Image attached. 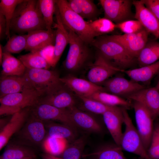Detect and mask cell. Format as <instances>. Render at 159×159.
<instances>
[{"instance_id":"e0dca14e","label":"cell","mask_w":159,"mask_h":159,"mask_svg":"<svg viewBox=\"0 0 159 159\" xmlns=\"http://www.w3.org/2000/svg\"><path fill=\"white\" fill-rule=\"evenodd\" d=\"M125 108L122 106H114L102 115L104 123L115 143L119 146L123 133L122 126L124 123Z\"/></svg>"},{"instance_id":"7402d4cb","label":"cell","mask_w":159,"mask_h":159,"mask_svg":"<svg viewBox=\"0 0 159 159\" xmlns=\"http://www.w3.org/2000/svg\"><path fill=\"white\" fill-rule=\"evenodd\" d=\"M56 30H38L30 32L26 34V50L40 51L50 46H54Z\"/></svg>"},{"instance_id":"603a6c76","label":"cell","mask_w":159,"mask_h":159,"mask_svg":"<svg viewBox=\"0 0 159 159\" xmlns=\"http://www.w3.org/2000/svg\"><path fill=\"white\" fill-rule=\"evenodd\" d=\"M43 122L32 115L21 129V137L33 144L38 145L42 143L46 134Z\"/></svg>"},{"instance_id":"ffe728a7","label":"cell","mask_w":159,"mask_h":159,"mask_svg":"<svg viewBox=\"0 0 159 159\" xmlns=\"http://www.w3.org/2000/svg\"><path fill=\"white\" fill-rule=\"evenodd\" d=\"M133 5L135 9L134 18L149 33L159 39V20L141 0H133Z\"/></svg>"},{"instance_id":"bcb514c9","label":"cell","mask_w":159,"mask_h":159,"mask_svg":"<svg viewBox=\"0 0 159 159\" xmlns=\"http://www.w3.org/2000/svg\"><path fill=\"white\" fill-rule=\"evenodd\" d=\"M42 159H63L57 156L51 155L47 153H44L41 155Z\"/></svg>"},{"instance_id":"8d00e7d4","label":"cell","mask_w":159,"mask_h":159,"mask_svg":"<svg viewBox=\"0 0 159 159\" xmlns=\"http://www.w3.org/2000/svg\"><path fill=\"white\" fill-rule=\"evenodd\" d=\"M82 102L81 108L84 111L102 115L113 107L107 105L96 100L82 96H77Z\"/></svg>"},{"instance_id":"4fadbf2b","label":"cell","mask_w":159,"mask_h":159,"mask_svg":"<svg viewBox=\"0 0 159 159\" xmlns=\"http://www.w3.org/2000/svg\"><path fill=\"white\" fill-rule=\"evenodd\" d=\"M125 98L143 104L150 112L154 120L159 117V80L154 87L145 88Z\"/></svg>"},{"instance_id":"83f0119b","label":"cell","mask_w":159,"mask_h":159,"mask_svg":"<svg viewBox=\"0 0 159 159\" xmlns=\"http://www.w3.org/2000/svg\"><path fill=\"white\" fill-rule=\"evenodd\" d=\"M159 60V42L148 40L137 58L140 67L154 63Z\"/></svg>"},{"instance_id":"44dd1931","label":"cell","mask_w":159,"mask_h":159,"mask_svg":"<svg viewBox=\"0 0 159 159\" xmlns=\"http://www.w3.org/2000/svg\"><path fill=\"white\" fill-rule=\"evenodd\" d=\"M29 108L23 109L12 115L0 132V150L8 143L10 138L19 132L26 122L29 111Z\"/></svg>"},{"instance_id":"ba28073f","label":"cell","mask_w":159,"mask_h":159,"mask_svg":"<svg viewBox=\"0 0 159 159\" xmlns=\"http://www.w3.org/2000/svg\"><path fill=\"white\" fill-rule=\"evenodd\" d=\"M99 1L104 11V17L115 24L134 18L135 15L131 10L133 1L100 0Z\"/></svg>"},{"instance_id":"f546056e","label":"cell","mask_w":159,"mask_h":159,"mask_svg":"<svg viewBox=\"0 0 159 159\" xmlns=\"http://www.w3.org/2000/svg\"><path fill=\"white\" fill-rule=\"evenodd\" d=\"M48 136L67 140L69 143L78 137L77 130L68 125L52 123L47 126Z\"/></svg>"},{"instance_id":"74e56055","label":"cell","mask_w":159,"mask_h":159,"mask_svg":"<svg viewBox=\"0 0 159 159\" xmlns=\"http://www.w3.org/2000/svg\"><path fill=\"white\" fill-rule=\"evenodd\" d=\"M88 22L90 28L96 37L112 32L116 28L115 23L105 17Z\"/></svg>"},{"instance_id":"4dcf8cb0","label":"cell","mask_w":159,"mask_h":159,"mask_svg":"<svg viewBox=\"0 0 159 159\" xmlns=\"http://www.w3.org/2000/svg\"><path fill=\"white\" fill-rule=\"evenodd\" d=\"M110 106H120L129 109L132 103L122 97L105 92L98 91L85 97Z\"/></svg>"},{"instance_id":"7c38bea8","label":"cell","mask_w":159,"mask_h":159,"mask_svg":"<svg viewBox=\"0 0 159 159\" xmlns=\"http://www.w3.org/2000/svg\"><path fill=\"white\" fill-rule=\"evenodd\" d=\"M89 67L88 80L98 85L118 72H122L110 64L98 51L95 61L89 64Z\"/></svg>"},{"instance_id":"8992f818","label":"cell","mask_w":159,"mask_h":159,"mask_svg":"<svg viewBox=\"0 0 159 159\" xmlns=\"http://www.w3.org/2000/svg\"><path fill=\"white\" fill-rule=\"evenodd\" d=\"M42 95L33 88L0 98V115H12L26 108L33 107Z\"/></svg>"},{"instance_id":"f6af8a7d","label":"cell","mask_w":159,"mask_h":159,"mask_svg":"<svg viewBox=\"0 0 159 159\" xmlns=\"http://www.w3.org/2000/svg\"><path fill=\"white\" fill-rule=\"evenodd\" d=\"M6 21L4 15L0 13V39L1 40L6 35Z\"/></svg>"},{"instance_id":"7dc6e473","label":"cell","mask_w":159,"mask_h":159,"mask_svg":"<svg viewBox=\"0 0 159 159\" xmlns=\"http://www.w3.org/2000/svg\"><path fill=\"white\" fill-rule=\"evenodd\" d=\"M3 47L1 44H0V64L1 65L3 59Z\"/></svg>"},{"instance_id":"277c9868","label":"cell","mask_w":159,"mask_h":159,"mask_svg":"<svg viewBox=\"0 0 159 159\" xmlns=\"http://www.w3.org/2000/svg\"><path fill=\"white\" fill-rule=\"evenodd\" d=\"M23 75L42 96L49 94L63 84L58 72L55 70L26 68Z\"/></svg>"},{"instance_id":"5b68a950","label":"cell","mask_w":159,"mask_h":159,"mask_svg":"<svg viewBox=\"0 0 159 159\" xmlns=\"http://www.w3.org/2000/svg\"><path fill=\"white\" fill-rule=\"evenodd\" d=\"M67 29L69 32V48L63 65L67 71L74 72L84 66L90 58L91 50L89 44L73 31Z\"/></svg>"},{"instance_id":"4316f807","label":"cell","mask_w":159,"mask_h":159,"mask_svg":"<svg viewBox=\"0 0 159 159\" xmlns=\"http://www.w3.org/2000/svg\"><path fill=\"white\" fill-rule=\"evenodd\" d=\"M1 65V76H22L26 69V67L19 59L6 52H3Z\"/></svg>"},{"instance_id":"d4e9b609","label":"cell","mask_w":159,"mask_h":159,"mask_svg":"<svg viewBox=\"0 0 159 159\" xmlns=\"http://www.w3.org/2000/svg\"><path fill=\"white\" fill-rule=\"evenodd\" d=\"M33 88L23 75L1 76L0 80V98Z\"/></svg>"},{"instance_id":"7bdbcfd3","label":"cell","mask_w":159,"mask_h":159,"mask_svg":"<svg viewBox=\"0 0 159 159\" xmlns=\"http://www.w3.org/2000/svg\"><path fill=\"white\" fill-rule=\"evenodd\" d=\"M159 20V0H141Z\"/></svg>"},{"instance_id":"cb8c5ba5","label":"cell","mask_w":159,"mask_h":159,"mask_svg":"<svg viewBox=\"0 0 159 159\" xmlns=\"http://www.w3.org/2000/svg\"><path fill=\"white\" fill-rule=\"evenodd\" d=\"M121 147L114 144H102L88 153H83L85 159H129L124 155ZM137 159H143L140 157Z\"/></svg>"},{"instance_id":"484cf974","label":"cell","mask_w":159,"mask_h":159,"mask_svg":"<svg viewBox=\"0 0 159 159\" xmlns=\"http://www.w3.org/2000/svg\"><path fill=\"white\" fill-rule=\"evenodd\" d=\"M124 72L134 81L148 83L159 73V60L143 67L125 70Z\"/></svg>"},{"instance_id":"30bf717a","label":"cell","mask_w":159,"mask_h":159,"mask_svg":"<svg viewBox=\"0 0 159 159\" xmlns=\"http://www.w3.org/2000/svg\"><path fill=\"white\" fill-rule=\"evenodd\" d=\"M32 115L44 121H55L69 126L77 130L73 123L68 110L52 105L38 103L34 106Z\"/></svg>"},{"instance_id":"8fae6325","label":"cell","mask_w":159,"mask_h":159,"mask_svg":"<svg viewBox=\"0 0 159 159\" xmlns=\"http://www.w3.org/2000/svg\"><path fill=\"white\" fill-rule=\"evenodd\" d=\"M67 109L72 120L77 130H82L86 134H101L103 132L104 129L102 123L89 112L76 106Z\"/></svg>"},{"instance_id":"7a4b0ae2","label":"cell","mask_w":159,"mask_h":159,"mask_svg":"<svg viewBox=\"0 0 159 159\" xmlns=\"http://www.w3.org/2000/svg\"><path fill=\"white\" fill-rule=\"evenodd\" d=\"M91 45L97 49L110 64L122 72L133 67L137 62L136 58L109 35L97 37Z\"/></svg>"},{"instance_id":"b9f144b4","label":"cell","mask_w":159,"mask_h":159,"mask_svg":"<svg viewBox=\"0 0 159 159\" xmlns=\"http://www.w3.org/2000/svg\"><path fill=\"white\" fill-rule=\"evenodd\" d=\"M116 28L124 34H131L139 32L144 29L138 20H129L116 24Z\"/></svg>"},{"instance_id":"6da1fadb","label":"cell","mask_w":159,"mask_h":159,"mask_svg":"<svg viewBox=\"0 0 159 159\" xmlns=\"http://www.w3.org/2000/svg\"><path fill=\"white\" fill-rule=\"evenodd\" d=\"M11 29L20 33L46 30L38 0H23L17 5L11 22Z\"/></svg>"},{"instance_id":"d6986e66","label":"cell","mask_w":159,"mask_h":159,"mask_svg":"<svg viewBox=\"0 0 159 159\" xmlns=\"http://www.w3.org/2000/svg\"><path fill=\"white\" fill-rule=\"evenodd\" d=\"M62 83L76 96L87 97L98 91L106 92L103 87L96 85L88 80L78 78L72 74L60 77Z\"/></svg>"},{"instance_id":"f1b7e54d","label":"cell","mask_w":159,"mask_h":159,"mask_svg":"<svg viewBox=\"0 0 159 159\" xmlns=\"http://www.w3.org/2000/svg\"><path fill=\"white\" fill-rule=\"evenodd\" d=\"M88 135L83 134L69 143L61 155L63 159H80L87 143Z\"/></svg>"},{"instance_id":"d590c367","label":"cell","mask_w":159,"mask_h":159,"mask_svg":"<svg viewBox=\"0 0 159 159\" xmlns=\"http://www.w3.org/2000/svg\"><path fill=\"white\" fill-rule=\"evenodd\" d=\"M30 156H35L34 152L30 149L23 146L13 145L6 149L0 159H20Z\"/></svg>"},{"instance_id":"5bb4252c","label":"cell","mask_w":159,"mask_h":159,"mask_svg":"<svg viewBox=\"0 0 159 159\" xmlns=\"http://www.w3.org/2000/svg\"><path fill=\"white\" fill-rule=\"evenodd\" d=\"M149 33L144 28L136 33L109 35L120 43L132 56L137 58L148 40Z\"/></svg>"},{"instance_id":"3957f363","label":"cell","mask_w":159,"mask_h":159,"mask_svg":"<svg viewBox=\"0 0 159 159\" xmlns=\"http://www.w3.org/2000/svg\"><path fill=\"white\" fill-rule=\"evenodd\" d=\"M56 5L65 27L74 32L85 43L91 45L96 37L89 22L71 9L67 1L56 0Z\"/></svg>"},{"instance_id":"9a60e30c","label":"cell","mask_w":159,"mask_h":159,"mask_svg":"<svg viewBox=\"0 0 159 159\" xmlns=\"http://www.w3.org/2000/svg\"><path fill=\"white\" fill-rule=\"evenodd\" d=\"M106 92L122 97H125L140 90L146 88L131 80H129L120 76L109 78L103 83Z\"/></svg>"},{"instance_id":"d6a6232c","label":"cell","mask_w":159,"mask_h":159,"mask_svg":"<svg viewBox=\"0 0 159 159\" xmlns=\"http://www.w3.org/2000/svg\"><path fill=\"white\" fill-rule=\"evenodd\" d=\"M69 143L65 139L47 136L42 143V147L46 153L57 156L62 154Z\"/></svg>"},{"instance_id":"1f68e13d","label":"cell","mask_w":159,"mask_h":159,"mask_svg":"<svg viewBox=\"0 0 159 159\" xmlns=\"http://www.w3.org/2000/svg\"><path fill=\"white\" fill-rule=\"evenodd\" d=\"M19 59L26 68L49 69L51 67L48 61L42 56L40 51L31 52L20 55Z\"/></svg>"},{"instance_id":"ac0fdd59","label":"cell","mask_w":159,"mask_h":159,"mask_svg":"<svg viewBox=\"0 0 159 159\" xmlns=\"http://www.w3.org/2000/svg\"><path fill=\"white\" fill-rule=\"evenodd\" d=\"M54 14L56 20L54 27L56 30L53 55L50 62L51 67H54L57 65L67 45L69 44V40L68 31L62 22L56 5Z\"/></svg>"},{"instance_id":"c3c4849f","label":"cell","mask_w":159,"mask_h":159,"mask_svg":"<svg viewBox=\"0 0 159 159\" xmlns=\"http://www.w3.org/2000/svg\"><path fill=\"white\" fill-rule=\"evenodd\" d=\"M35 156H30L23 158L20 159H34Z\"/></svg>"},{"instance_id":"e575fe53","label":"cell","mask_w":159,"mask_h":159,"mask_svg":"<svg viewBox=\"0 0 159 159\" xmlns=\"http://www.w3.org/2000/svg\"><path fill=\"white\" fill-rule=\"evenodd\" d=\"M39 7L44 21L46 30L52 31L53 22V15L54 14L56 0H39Z\"/></svg>"},{"instance_id":"2e32d148","label":"cell","mask_w":159,"mask_h":159,"mask_svg":"<svg viewBox=\"0 0 159 159\" xmlns=\"http://www.w3.org/2000/svg\"><path fill=\"white\" fill-rule=\"evenodd\" d=\"M38 103L47 104L62 109H67L76 106V100L73 92L63 84L41 97Z\"/></svg>"},{"instance_id":"836d02e7","label":"cell","mask_w":159,"mask_h":159,"mask_svg":"<svg viewBox=\"0 0 159 159\" xmlns=\"http://www.w3.org/2000/svg\"><path fill=\"white\" fill-rule=\"evenodd\" d=\"M23 0H1L0 1V13L4 15L6 21V35L8 40L10 35V25L15 10L17 5Z\"/></svg>"},{"instance_id":"52a82bcc","label":"cell","mask_w":159,"mask_h":159,"mask_svg":"<svg viewBox=\"0 0 159 159\" xmlns=\"http://www.w3.org/2000/svg\"><path fill=\"white\" fill-rule=\"evenodd\" d=\"M124 110L125 130L122 133L120 146L122 150L136 154L143 159H150L137 129L134 125L127 112Z\"/></svg>"},{"instance_id":"ab89813d","label":"cell","mask_w":159,"mask_h":159,"mask_svg":"<svg viewBox=\"0 0 159 159\" xmlns=\"http://www.w3.org/2000/svg\"><path fill=\"white\" fill-rule=\"evenodd\" d=\"M81 7L84 19L95 20L100 14V10L92 0H77Z\"/></svg>"},{"instance_id":"9c48e42d","label":"cell","mask_w":159,"mask_h":159,"mask_svg":"<svg viewBox=\"0 0 159 159\" xmlns=\"http://www.w3.org/2000/svg\"><path fill=\"white\" fill-rule=\"evenodd\" d=\"M137 130L147 151L149 148L154 128L153 117L148 109L140 103L133 101Z\"/></svg>"},{"instance_id":"f35d334b","label":"cell","mask_w":159,"mask_h":159,"mask_svg":"<svg viewBox=\"0 0 159 159\" xmlns=\"http://www.w3.org/2000/svg\"><path fill=\"white\" fill-rule=\"evenodd\" d=\"M26 35H14L8 40L3 49V52L16 54L26 50Z\"/></svg>"},{"instance_id":"ee69618b","label":"cell","mask_w":159,"mask_h":159,"mask_svg":"<svg viewBox=\"0 0 159 159\" xmlns=\"http://www.w3.org/2000/svg\"><path fill=\"white\" fill-rule=\"evenodd\" d=\"M67 1L71 9L83 18L82 10L77 0H69Z\"/></svg>"},{"instance_id":"60d3db41","label":"cell","mask_w":159,"mask_h":159,"mask_svg":"<svg viewBox=\"0 0 159 159\" xmlns=\"http://www.w3.org/2000/svg\"><path fill=\"white\" fill-rule=\"evenodd\" d=\"M155 120L151 142L147 150L150 159H159V120L158 119Z\"/></svg>"}]
</instances>
